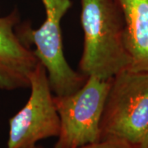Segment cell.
Returning a JSON list of instances; mask_svg holds the SVG:
<instances>
[{
    "label": "cell",
    "mask_w": 148,
    "mask_h": 148,
    "mask_svg": "<svg viewBox=\"0 0 148 148\" xmlns=\"http://www.w3.org/2000/svg\"><path fill=\"white\" fill-rule=\"evenodd\" d=\"M83 50L80 72L110 79L129 68L124 45V19L117 0H81Z\"/></svg>",
    "instance_id": "obj_1"
},
{
    "label": "cell",
    "mask_w": 148,
    "mask_h": 148,
    "mask_svg": "<svg viewBox=\"0 0 148 148\" xmlns=\"http://www.w3.org/2000/svg\"><path fill=\"white\" fill-rule=\"evenodd\" d=\"M100 129L101 141L138 148L148 130V73L125 69L111 78Z\"/></svg>",
    "instance_id": "obj_2"
},
{
    "label": "cell",
    "mask_w": 148,
    "mask_h": 148,
    "mask_svg": "<svg viewBox=\"0 0 148 148\" xmlns=\"http://www.w3.org/2000/svg\"><path fill=\"white\" fill-rule=\"evenodd\" d=\"M45 20L39 29L30 23L18 27L16 34L27 45L36 46L34 53L47 71L51 90L55 95L73 93L82 86L87 76L77 72L68 64L64 53L61 20L72 6L71 0H41Z\"/></svg>",
    "instance_id": "obj_3"
},
{
    "label": "cell",
    "mask_w": 148,
    "mask_h": 148,
    "mask_svg": "<svg viewBox=\"0 0 148 148\" xmlns=\"http://www.w3.org/2000/svg\"><path fill=\"white\" fill-rule=\"evenodd\" d=\"M110 79L88 76L73 93L54 95L60 133L54 148H75L101 141V120Z\"/></svg>",
    "instance_id": "obj_4"
},
{
    "label": "cell",
    "mask_w": 148,
    "mask_h": 148,
    "mask_svg": "<svg viewBox=\"0 0 148 148\" xmlns=\"http://www.w3.org/2000/svg\"><path fill=\"white\" fill-rule=\"evenodd\" d=\"M27 104L9 120L7 148H37L40 140L58 138L60 118L54 104L47 71L40 62L30 78Z\"/></svg>",
    "instance_id": "obj_5"
},
{
    "label": "cell",
    "mask_w": 148,
    "mask_h": 148,
    "mask_svg": "<svg viewBox=\"0 0 148 148\" xmlns=\"http://www.w3.org/2000/svg\"><path fill=\"white\" fill-rule=\"evenodd\" d=\"M20 22L17 9L0 16V89L30 86V78L40 61L16 34Z\"/></svg>",
    "instance_id": "obj_6"
},
{
    "label": "cell",
    "mask_w": 148,
    "mask_h": 148,
    "mask_svg": "<svg viewBox=\"0 0 148 148\" xmlns=\"http://www.w3.org/2000/svg\"><path fill=\"white\" fill-rule=\"evenodd\" d=\"M124 19L127 69L148 73V0H117Z\"/></svg>",
    "instance_id": "obj_7"
},
{
    "label": "cell",
    "mask_w": 148,
    "mask_h": 148,
    "mask_svg": "<svg viewBox=\"0 0 148 148\" xmlns=\"http://www.w3.org/2000/svg\"><path fill=\"white\" fill-rule=\"evenodd\" d=\"M75 148H135L128 143L118 140H104Z\"/></svg>",
    "instance_id": "obj_8"
},
{
    "label": "cell",
    "mask_w": 148,
    "mask_h": 148,
    "mask_svg": "<svg viewBox=\"0 0 148 148\" xmlns=\"http://www.w3.org/2000/svg\"><path fill=\"white\" fill-rule=\"evenodd\" d=\"M138 148H148V130L147 134L145 135V137L142 141V143H140V145L138 146Z\"/></svg>",
    "instance_id": "obj_9"
}]
</instances>
